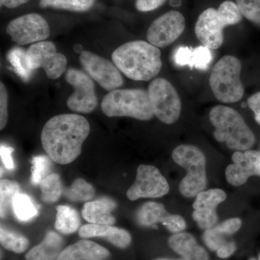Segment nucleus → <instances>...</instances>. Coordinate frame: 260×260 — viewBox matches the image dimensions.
I'll return each mask as SVG.
<instances>
[{
	"mask_svg": "<svg viewBox=\"0 0 260 260\" xmlns=\"http://www.w3.org/2000/svg\"><path fill=\"white\" fill-rule=\"evenodd\" d=\"M90 132V124L84 116L59 114L49 119L43 127L42 146L52 161L66 165L81 154Z\"/></svg>",
	"mask_w": 260,
	"mask_h": 260,
	"instance_id": "nucleus-1",
	"label": "nucleus"
},
{
	"mask_svg": "<svg viewBox=\"0 0 260 260\" xmlns=\"http://www.w3.org/2000/svg\"><path fill=\"white\" fill-rule=\"evenodd\" d=\"M112 59L121 73L136 81L154 79L162 68L160 49L144 41L122 44L113 51Z\"/></svg>",
	"mask_w": 260,
	"mask_h": 260,
	"instance_id": "nucleus-2",
	"label": "nucleus"
},
{
	"mask_svg": "<svg viewBox=\"0 0 260 260\" xmlns=\"http://www.w3.org/2000/svg\"><path fill=\"white\" fill-rule=\"evenodd\" d=\"M210 120L215 127L214 137L228 148L237 151L249 150L255 143V136L244 118L232 108L219 105L210 110Z\"/></svg>",
	"mask_w": 260,
	"mask_h": 260,
	"instance_id": "nucleus-3",
	"label": "nucleus"
},
{
	"mask_svg": "<svg viewBox=\"0 0 260 260\" xmlns=\"http://www.w3.org/2000/svg\"><path fill=\"white\" fill-rule=\"evenodd\" d=\"M102 109L109 117L127 116L148 121L155 116L148 91L143 89L112 90L103 99Z\"/></svg>",
	"mask_w": 260,
	"mask_h": 260,
	"instance_id": "nucleus-4",
	"label": "nucleus"
},
{
	"mask_svg": "<svg viewBox=\"0 0 260 260\" xmlns=\"http://www.w3.org/2000/svg\"><path fill=\"white\" fill-rule=\"evenodd\" d=\"M174 161L186 171L179 184V191L186 198H194L207 186L206 158L198 147L181 145L172 152Z\"/></svg>",
	"mask_w": 260,
	"mask_h": 260,
	"instance_id": "nucleus-5",
	"label": "nucleus"
},
{
	"mask_svg": "<svg viewBox=\"0 0 260 260\" xmlns=\"http://www.w3.org/2000/svg\"><path fill=\"white\" fill-rule=\"evenodd\" d=\"M241 72L242 63L234 56H224L213 67L209 83L219 102L232 104L242 99L244 88L241 80Z\"/></svg>",
	"mask_w": 260,
	"mask_h": 260,
	"instance_id": "nucleus-6",
	"label": "nucleus"
},
{
	"mask_svg": "<svg viewBox=\"0 0 260 260\" xmlns=\"http://www.w3.org/2000/svg\"><path fill=\"white\" fill-rule=\"evenodd\" d=\"M148 93L154 115L164 124L178 121L181 112V102L177 90L164 78H155L148 86Z\"/></svg>",
	"mask_w": 260,
	"mask_h": 260,
	"instance_id": "nucleus-7",
	"label": "nucleus"
},
{
	"mask_svg": "<svg viewBox=\"0 0 260 260\" xmlns=\"http://www.w3.org/2000/svg\"><path fill=\"white\" fill-rule=\"evenodd\" d=\"M25 59L29 70L43 68L51 80L59 78L68 66L66 56L56 51L55 44L45 41L30 46L27 49Z\"/></svg>",
	"mask_w": 260,
	"mask_h": 260,
	"instance_id": "nucleus-8",
	"label": "nucleus"
},
{
	"mask_svg": "<svg viewBox=\"0 0 260 260\" xmlns=\"http://www.w3.org/2000/svg\"><path fill=\"white\" fill-rule=\"evenodd\" d=\"M65 80L74 88L67 106L73 112L89 114L96 109L98 99L93 80L81 70L70 68L65 73Z\"/></svg>",
	"mask_w": 260,
	"mask_h": 260,
	"instance_id": "nucleus-9",
	"label": "nucleus"
},
{
	"mask_svg": "<svg viewBox=\"0 0 260 260\" xmlns=\"http://www.w3.org/2000/svg\"><path fill=\"white\" fill-rule=\"evenodd\" d=\"M80 61L87 74L104 90L111 92L124 84L120 70L114 62L88 51H82Z\"/></svg>",
	"mask_w": 260,
	"mask_h": 260,
	"instance_id": "nucleus-10",
	"label": "nucleus"
},
{
	"mask_svg": "<svg viewBox=\"0 0 260 260\" xmlns=\"http://www.w3.org/2000/svg\"><path fill=\"white\" fill-rule=\"evenodd\" d=\"M170 190L169 183L156 167L140 165L137 169L136 179L126 191L128 199L161 198Z\"/></svg>",
	"mask_w": 260,
	"mask_h": 260,
	"instance_id": "nucleus-11",
	"label": "nucleus"
},
{
	"mask_svg": "<svg viewBox=\"0 0 260 260\" xmlns=\"http://www.w3.org/2000/svg\"><path fill=\"white\" fill-rule=\"evenodd\" d=\"M7 34L18 45H26L46 40L50 35L47 20L37 13L22 15L10 21Z\"/></svg>",
	"mask_w": 260,
	"mask_h": 260,
	"instance_id": "nucleus-12",
	"label": "nucleus"
},
{
	"mask_svg": "<svg viewBox=\"0 0 260 260\" xmlns=\"http://www.w3.org/2000/svg\"><path fill=\"white\" fill-rule=\"evenodd\" d=\"M185 26L184 15L172 10L154 20L149 27L147 39L156 47H167L179 39Z\"/></svg>",
	"mask_w": 260,
	"mask_h": 260,
	"instance_id": "nucleus-13",
	"label": "nucleus"
},
{
	"mask_svg": "<svg viewBox=\"0 0 260 260\" xmlns=\"http://www.w3.org/2000/svg\"><path fill=\"white\" fill-rule=\"evenodd\" d=\"M229 25L218 10L208 8L197 20L195 34L203 46L210 49H218L223 44L224 28Z\"/></svg>",
	"mask_w": 260,
	"mask_h": 260,
	"instance_id": "nucleus-14",
	"label": "nucleus"
},
{
	"mask_svg": "<svg viewBox=\"0 0 260 260\" xmlns=\"http://www.w3.org/2000/svg\"><path fill=\"white\" fill-rule=\"evenodd\" d=\"M226 199L225 191L220 189L203 191L197 195L193 203L192 218L203 230H208L218 224L217 208Z\"/></svg>",
	"mask_w": 260,
	"mask_h": 260,
	"instance_id": "nucleus-15",
	"label": "nucleus"
},
{
	"mask_svg": "<svg viewBox=\"0 0 260 260\" xmlns=\"http://www.w3.org/2000/svg\"><path fill=\"white\" fill-rule=\"evenodd\" d=\"M234 164L225 170V177L233 186L245 184L249 177L260 176V152L248 150L235 152L232 155Z\"/></svg>",
	"mask_w": 260,
	"mask_h": 260,
	"instance_id": "nucleus-16",
	"label": "nucleus"
},
{
	"mask_svg": "<svg viewBox=\"0 0 260 260\" xmlns=\"http://www.w3.org/2000/svg\"><path fill=\"white\" fill-rule=\"evenodd\" d=\"M79 236L83 239L104 238L113 245L125 249L131 244V235L127 231L109 225L86 224L80 227Z\"/></svg>",
	"mask_w": 260,
	"mask_h": 260,
	"instance_id": "nucleus-17",
	"label": "nucleus"
},
{
	"mask_svg": "<svg viewBox=\"0 0 260 260\" xmlns=\"http://www.w3.org/2000/svg\"><path fill=\"white\" fill-rule=\"evenodd\" d=\"M109 256L104 246L83 239L63 249L56 260H107Z\"/></svg>",
	"mask_w": 260,
	"mask_h": 260,
	"instance_id": "nucleus-18",
	"label": "nucleus"
},
{
	"mask_svg": "<svg viewBox=\"0 0 260 260\" xmlns=\"http://www.w3.org/2000/svg\"><path fill=\"white\" fill-rule=\"evenodd\" d=\"M169 245L173 251L181 256L179 260H209L207 251L188 233L174 234L169 238Z\"/></svg>",
	"mask_w": 260,
	"mask_h": 260,
	"instance_id": "nucleus-19",
	"label": "nucleus"
},
{
	"mask_svg": "<svg viewBox=\"0 0 260 260\" xmlns=\"http://www.w3.org/2000/svg\"><path fill=\"white\" fill-rule=\"evenodd\" d=\"M116 208V203L111 198H102L84 205L82 215L89 223L97 225H114L116 218L112 211Z\"/></svg>",
	"mask_w": 260,
	"mask_h": 260,
	"instance_id": "nucleus-20",
	"label": "nucleus"
},
{
	"mask_svg": "<svg viewBox=\"0 0 260 260\" xmlns=\"http://www.w3.org/2000/svg\"><path fill=\"white\" fill-rule=\"evenodd\" d=\"M213 54L209 48L205 46L194 48L180 47L174 54V59L178 66L188 65L191 69L205 70L213 61Z\"/></svg>",
	"mask_w": 260,
	"mask_h": 260,
	"instance_id": "nucleus-21",
	"label": "nucleus"
},
{
	"mask_svg": "<svg viewBox=\"0 0 260 260\" xmlns=\"http://www.w3.org/2000/svg\"><path fill=\"white\" fill-rule=\"evenodd\" d=\"M231 237L232 236L219 229L217 225L205 231L203 235L205 245L210 250L216 251L217 255L222 259L229 257L237 250L236 243Z\"/></svg>",
	"mask_w": 260,
	"mask_h": 260,
	"instance_id": "nucleus-22",
	"label": "nucleus"
},
{
	"mask_svg": "<svg viewBox=\"0 0 260 260\" xmlns=\"http://www.w3.org/2000/svg\"><path fill=\"white\" fill-rule=\"evenodd\" d=\"M62 238L54 232H49L40 244L34 246L25 255L26 260H56L62 247Z\"/></svg>",
	"mask_w": 260,
	"mask_h": 260,
	"instance_id": "nucleus-23",
	"label": "nucleus"
},
{
	"mask_svg": "<svg viewBox=\"0 0 260 260\" xmlns=\"http://www.w3.org/2000/svg\"><path fill=\"white\" fill-rule=\"evenodd\" d=\"M170 213L161 203L148 202L142 205L135 214V220L140 226L153 227L155 224L167 222Z\"/></svg>",
	"mask_w": 260,
	"mask_h": 260,
	"instance_id": "nucleus-24",
	"label": "nucleus"
},
{
	"mask_svg": "<svg viewBox=\"0 0 260 260\" xmlns=\"http://www.w3.org/2000/svg\"><path fill=\"white\" fill-rule=\"evenodd\" d=\"M54 226L63 234H71L80 229V218L78 211L68 205H58L56 208Z\"/></svg>",
	"mask_w": 260,
	"mask_h": 260,
	"instance_id": "nucleus-25",
	"label": "nucleus"
},
{
	"mask_svg": "<svg viewBox=\"0 0 260 260\" xmlns=\"http://www.w3.org/2000/svg\"><path fill=\"white\" fill-rule=\"evenodd\" d=\"M13 213L19 221L28 222L37 216L39 208L30 197L20 192L13 201Z\"/></svg>",
	"mask_w": 260,
	"mask_h": 260,
	"instance_id": "nucleus-26",
	"label": "nucleus"
},
{
	"mask_svg": "<svg viewBox=\"0 0 260 260\" xmlns=\"http://www.w3.org/2000/svg\"><path fill=\"white\" fill-rule=\"evenodd\" d=\"M20 192L18 182L8 179H1L0 181V215L1 218L13 212V204L15 196Z\"/></svg>",
	"mask_w": 260,
	"mask_h": 260,
	"instance_id": "nucleus-27",
	"label": "nucleus"
},
{
	"mask_svg": "<svg viewBox=\"0 0 260 260\" xmlns=\"http://www.w3.org/2000/svg\"><path fill=\"white\" fill-rule=\"evenodd\" d=\"M42 191V200L47 204L56 203L63 191L62 184L59 174H51L39 184Z\"/></svg>",
	"mask_w": 260,
	"mask_h": 260,
	"instance_id": "nucleus-28",
	"label": "nucleus"
},
{
	"mask_svg": "<svg viewBox=\"0 0 260 260\" xmlns=\"http://www.w3.org/2000/svg\"><path fill=\"white\" fill-rule=\"evenodd\" d=\"M95 2V0H39V6L83 13L91 9Z\"/></svg>",
	"mask_w": 260,
	"mask_h": 260,
	"instance_id": "nucleus-29",
	"label": "nucleus"
},
{
	"mask_svg": "<svg viewBox=\"0 0 260 260\" xmlns=\"http://www.w3.org/2000/svg\"><path fill=\"white\" fill-rule=\"evenodd\" d=\"M95 189L83 179H77L63 193L67 199L73 202H88L95 195Z\"/></svg>",
	"mask_w": 260,
	"mask_h": 260,
	"instance_id": "nucleus-30",
	"label": "nucleus"
},
{
	"mask_svg": "<svg viewBox=\"0 0 260 260\" xmlns=\"http://www.w3.org/2000/svg\"><path fill=\"white\" fill-rule=\"evenodd\" d=\"M0 242L5 249L18 254L24 252L29 246L26 237L3 226L0 229Z\"/></svg>",
	"mask_w": 260,
	"mask_h": 260,
	"instance_id": "nucleus-31",
	"label": "nucleus"
},
{
	"mask_svg": "<svg viewBox=\"0 0 260 260\" xmlns=\"http://www.w3.org/2000/svg\"><path fill=\"white\" fill-rule=\"evenodd\" d=\"M51 158L46 155L34 156L31 160V182L34 185H39L49 175L51 169Z\"/></svg>",
	"mask_w": 260,
	"mask_h": 260,
	"instance_id": "nucleus-32",
	"label": "nucleus"
},
{
	"mask_svg": "<svg viewBox=\"0 0 260 260\" xmlns=\"http://www.w3.org/2000/svg\"><path fill=\"white\" fill-rule=\"evenodd\" d=\"M236 3L243 16L260 27V0H236Z\"/></svg>",
	"mask_w": 260,
	"mask_h": 260,
	"instance_id": "nucleus-33",
	"label": "nucleus"
},
{
	"mask_svg": "<svg viewBox=\"0 0 260 260\" xmlns=\"http://www.w3.org/2000/svg\"><path fill=\"white\" fill-rule=\"evenodd\" d=\"M25 54L26 51L25 52L23 49L15 48L8 54V60H10L12 65L14 67L16 73L21 76V78L24 80H28L31 70H29L27 66Z\"/></svg>",
	"mask_w": 260,
	"mask_h": 260,
	"instance_id": "nucleus-34",
	"label": "nucleus"
},
{
	"mask_svg": "<svg viewBox=\"0 0 260 260\" xmlns=\"http://www.w3.org/2000/svg\"><path fill=\"white\" fill-rule=\"evenodd\" d=\"M218 13L226 20L229 25H236L242 20V13H241L237 3L232 1L223 2L218 9Z\"/></svg>",
	"mask_w": 260,
	"mask_h": 260,
	"instance_id": "nucleus-35",
	"label": "nucleus"
},
{
	"mask_svg": "<svg viewBox=\"0 0 260 260\" xmlns=\"http://www.w3.org/2000/svg\"><path fill=\"white\" fill-rule=\"evenodd\" d=\"M8 93L3 82L0 83V129L6 126L8 119Z\"/></svg>",
	"mask_w": 260,
	"mask_h": 260,
	"instance_id": "nucleus-36",
	"label": "nucleus"
},
{
	"mask_svg": "<svg viewBox=\"0 0 260 260\" xmlns=\"http://www.w3.org/2000/svg\"><path fill=\"white\" fill-rule=\"evenodd\" d=\"M164 226L173 234H178L185 230L186 224L182 216L175 214H170Z\"/></svg>",
	"mask_w": 260,
	"mask_h": 260,
	"instance_id": "nucleus-37",
	"label": "nucleus"
},
{
	"mask_svg": "<svg viewBox=\"0 0 260 260\" xmlns=\"http://www.w3.org/2000/svg\"><path fill=\"white\" fill-rule=\"evenodd\" d=\"M167 0H136L135 8L140 12H150L156 10Z\"/></svg>",
	"mask_w": 260,
	"mask_h": 260,
	"instance_id": "nucleus-38",
	"label": "nucleus"
},
{
	"mask_svg": "<svg viewBox=\"0 0 260 260\" xmlns=\"http://www.w3.org/2000/svg\"><path fill=\"white\" fill-rule=\"evenodd\" d=\"M13 151H14V148L11 147L5 146L4 145H2L0 147L2 161L8 171H13L15 169V166L12 157Z\"/></svg>",
	"mask_w": 260,
	"mask_h": 260,
	"instance_id": "nucleus-39",
	"label": "nucleus"
},
{
	"mask_svg": "<svg viewBox=\"0 0 260 260\" xmlns=\"http://www.w3.org/2000/svg\"><path fill=\"white\" fill-rule=\"evenodd\" d=\"M247 105L254 112V119L260 125V91L249 98Z\"/></svg>",
	"mask_w": 260,
	"mask_h": 260,
	"instance_id": "nucleus-40",
	"label": "nucleus"
},
{
	"mask_svg": "<svg viewBox=\"0 0 260 260\" xmlns=\"http://www.w3.org/2000/svg\"><path fill=\"white\" fill-rule=\"evenodd\" d=\"M28 1L29 0H0L2 6L9 8V9L18 8V7L28 3Z\"/></svg>",
	"mask_w": 260,
	"mask_h": 260,
	"instance_id": "nucleus-41",
	"label": "nucleus"
},
{
	"mask_svg": "<svg viewBox=\"0 0 260 260\" xmlns=\"http://www.w3.org/2000/svg\"><path fill=\"white\" fill-rule=\"evenodd\" d=\"M170 5L173 7H179L181 5V0H171Z\"/></svg>",
	"mask_w": 260,
	"mask_h": 260,
	"instance_id": "nucleus-42",
	"label": "nucleus"
},
{
	"mask_svg": "<svg viewBox=\"0 0 260 260\" xmlns=\"http://www.w3.org/2000/svg\"><path fill=\"white\" fill-rule=\"evenodd\" d=\"M249 260H258V259H256V258L252 257V258H250V259H249Z\"/></svg>",
	"mask_w": 260,
	"mask_h": 260,
	"instance_id": "nucleus-43",
	"label": "nucleus"
},
{
	"mask_svg": "<svg viewBox=\"0 0 260 260\" xmlns=\"http://www.w3.org/2000/svg\"><path fill=\"white\" fill-rule=\"evenodd\" d=\"M156 260H172V259H158Z\"/></svg>",
	"mask_w": 260,
	"mask_h": 260,
	"instance_id": "nucleus-44",
	"label": "nucleus"
},
{
	"mask_svg": "<svg viewBox=\"0 0 260 260\" xmlns=\"http://www.w3.org/2000/svg\"><path fill=\"white\" fill-rule=\"evenodd\" d=\"M258 260H260V253H259V257H258Z\"/></svg>",
	"mask_w": 260,
	"mask_h": 260,
	"instance_id": "nucleus-45",
	"label": "nucleus"
}]
</instances>
